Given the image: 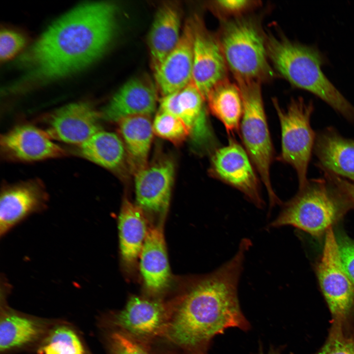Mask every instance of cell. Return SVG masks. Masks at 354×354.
<instances>
[{
    "instance_id": "cell-1",
    "label": "cell",
    "mask_w": 354,
    "mask_h": 354,
    "mask_svg": "<svg viewBox=\"0 0 354 354\" xmlns=\"http://www.w3.org/2000/svg\"><path fill=\"white\" fill-rule=\"evenodd\" d=\"M251 244L248 238L242 239L230 260L198 279L184 295L172 303L164 337L192 354H206L216 335L231 327L244 331L249 328L240 307L237 287Z\"/></svg>"
},
{
    "instance_id": "cell-2",
    "label": "cell",
    "mask_w": 354,
    "mask_h": 354,
    "mask_svg": "<svg viewBox=\"0 0 354 354\" xmlns=\"http://www.w3.org/2000/svg\"><path fill=\"white\" fill-rule=\"evenodd\" d=\"M117 9L107 2L84 4L51 25L25 56L36 79H58L78 71L97 59L111 41Z\"/></svg>"
},
{
    "instance_id": "cell-3",
    "label": "cell",
    "mask_w": 354,
    "mask_h": 354,
    "mask_svg": "<svg viewBox=\"0 0 354 354\" xmlns=\"http://www.w3.org/2000/svg\"><path fill=\"white\" fill-rule=\"evenodd\" d=\"M266 47L269 61L292 85L317 96L354 123V106L324 73L323 57L317 49L272 34H266Z\"/></svg>"
},
{
    "instance_id": "cell-4",
    "label": "cell",
    "mask_w": 354,
    "mask_h": 354,
    "mask_svg": "<svg viewBox=\"0 0 354 354\" xmlns=\"http://www.w3.org/2000/svg\"><path fill=\"white\" fill-rule=\"evenodd\" d=\"M349 208L344 198L330 182L314 179L283 205L267 228L291 226L320 237Z\"/></svg>"
},
{
    "instance_id": "cell-5",
    "label": "cell",
    "mask_w": 354,
    "mask_h": 354,
    "mask_svg": "<svg viewBox=\"0 0 354 354\" xmlns=\"http://www.w3.org/2000/svg\"><path fill=\"white\" fill-rule=\"evenodd\" d=\"M218 37L228 67L237 81L263 82L273 71L266 47V34L251 18L225 20Z\"/></svg>"
},
{
    "instance_id": "cell-6",
    "label": "cell",
    "mask_w": 354,
    "mask_h": 354,
    "mask_svg": "<svg viewBox=\"0 0 354 354\" xmlns=\"http://www.w3.org/2000/svg\"><path fill=\"white\" fill-rule=\"evenodd\" d=\"M240 90L242 115L240 134L244 148L265 186L270 208L281 201L273 190L270 169L274 159L272 145L264 109L260 83L236 82Z\"/></svg>"
},
{
    "instance_id": "cell-7",
    "label": "cell",
    "mask_w": 354,
    "mask_h": 354,
    "mask_svg": "<svg viewBox=\"0 0 354 354\" xmlns=\"http://www.w3.org/2000/svg\"><path fill=\"white\" fill-rule=\"evenodd\" d=\"M281 127L280 161L289 164L295 170L299 189L308 183L307 171L316 140L310 118L314 107L311 101L303 98H292L286 109H282L276 98L272 99Z\"/></svg>"
},
{
    "instance_id": "cell-8",
    "label": "cell",
    "mask_w": 354,
    "mask_h": 354,
    "mask_svg": "<svg viewBox=\"0 0 354 354\" xmlns=\"http://www.w3.org/2000/svg\"><path fill=\"white\" fill-rule=\"evenodd\" d=\"M325 235L316 267L318 281L333 319L349 320L354 312V285L343 267L332 227Z\"/></svg>"
},
{
    "instance_id": "cell-9",
    "label": "cell",
    "mask_w": 354,
    "mask_h": 354,
    "mask_svg": "<svg viewBox=\"0 0 354 354\" xmlns=\"http://www.w3.org/2000/svg\"><path fill=\"white\" fill-rule=\"evenodd\" d=\"M245 149L233 139L217 148L211 158L209 173L215 178L242 192L259 208L265 206L259 180Z\"/></svg>"
},
{
    "instance_id": "cell-10",
    "label": "cell",
    "mask_w": 354,
    "mask_h": 354,
    "mask_svg": "<svg viewBox=\"0 0 354 354\" xmlns=\"http://www.w3.org/2000/svg\"><path fill=\"white\" fill-rule=\"evenodd\" d=\"M191 19L194 36L192 81L206 101L210 90L227 79L228 68L218 37L206 28L198 15Z\"/></svg>"
},
{
    "instance_id": "cell-11",
    "label": "cell",
    "mask_w": 354,
    "mask_h": 354,
    "mask_svg": "<svg viewBox=\"0 0 354 354\" xmlns=\"http://www.w3.org/2000/svg\"><path fill=\"white\" fill-rule=\"evenodd\" d=\"M172 313V303L133 296L116 315L114 323L137 341L148 340L164 336Z\"/></svg>"
},
{
    "instance_id": "cell-12",
    "label": "cell",
    "mask_w": 354,
    "mask_h": 354,
    "mask_svg": "<svg viewBox=\"0 0 354 354\" xmlns=\"http://www.w3.org/2000/svg\"><path fill=\"white\" fill-rule=\"evenodd\" d=\"M48 196L39 181L30 180L4 187L0 198V235H6L30 215L43 210Z\"/></svg>"
},
{
    "instance_id": "cell-13",
    "label": "cell",
    "mask_w": 354,
    "mask_h": 354,
    "mask_svg": "<svg viewBox=\"0 0 354 354\" xmlns=\"http://www.w3.org/2000/svg\"><path fill=\"white\" fill-rule=\"evenodd\" d=\"M193 30L191 19L185 23L176 47L153 71L162 96L177 92L192 80Z\"/></svg>"
},
{
    "instance_id": "cell-14",
    "label": "cell",
    "mask_w": 354,
    "mask_h": 354,
    "mask_svg": "<svg viewBox=\"0 0 354 354\" xmlns=\"http://www.w3.org/2000/svg\"><path fill=\"white\" fill-rule=\"evenodd\" d=\"M0 149L11 160L32 162L62 157L65 152L45 132L30 125H20L4 134Z\"/></svg>"
},
{
    "instance_id": "cell-15",
    "label": "cell",
    "mask_w": 354,
    "mask_h": 354,
    "mask_svg": "<svg viewBox=\"0 0 354 354\" xmlns=\"http://www.w3.org/2000/svg\"><path fill=\"white\" fill-rule=\"evenodd\" d=\"M100 118V114L88 103L70 104L51 116L47 133L51 138L81 145L101 130Z\"/></svg>"
},
{
    "instance_id": "cell-16",
    "label": "cell",
    "mask_w": 354,
    "mask_h": 354,
    "mask_svg": "<svg viewBox=\"0 0 354 354\" xmlns=\"http://www.w3.org/2000/svg\"><path fill=\"white\" fill-rule=\"evenodd\" d=\"M174 164L168 158L147 165L135 174L137 202L143 209L154 212L167 209L174 176Z\"/></svg>"
},
{
    "instance_id": "cell-17",
    "label": "cell",
    "mask_w": 354,
    "mask_h": 354,
    "mask_svg": "<svg viewBox=\"0 0 354 354\" xmlns=\"http://www.w3.org/2000/svg\"><path fill=\"white\" fill-rule=\"evenodd\" d=\"M206 100L191 81L181 90L162 96L160 110L180 118L188 128L192 140L197 144L210 139Z\"/></svg>"
},
{
    "instance_id": "cell-18",
    "label": "cell",
    "mask_w": 354,
    "mask_h": 354,
    "mask_svg": "<svg viewBox=\"0 0 354 354\" xmlns=\"http://www.w3.org/2000/svg\"><path fill=\"white\" fill-rule=\"evenodd\" d=\"M156 91L141 79L126 82L113 96L104 108L102 117L113 122L132 116H150L155 110Z\"/></svg>"
},
{
    "instance_id": "cell-19",
    "label": "cell",
    "mask_w": 354,
    "mask_h": 354,
    "mask_svg": "<svg viewBox=\"0 0 354 354\" xmlns=\"http://www.w3.org/2000/svg\"><path fill=\"white\" fill-rule=\"evenodd\" d=\"M181 21V7L177 1H166L158 7L148 38L153 71L178 42Z\"/></svg>"
},
{
    "instance_id": "cell-20",
    "label": "cell",
    "mask_w": 354,
    "mask_h": 354,
    "mask_svg": "<svg viewBox=\"0 0 354 354\" xmlns=\"http://www.w3.org/2000/svg\"><path fill=\"white\" fill-rule=\"evenodd\" d=\"M139 258L140 271L147 289L150 292L158 293L167 288L171 274L160 226L148 229Z\"/></svg>"
},
{
    "instance_id": "cell-21",
    "label": "cell",
    "mask_w": 354,
    "mask_h": 354,
    "mask_svg": "<svg viewBox=\"0 0 354 354\" xmlns=\"http://www.w3.org/2000/svg\"><path fill=\"white\" fill-rule=\"evenodd\" d=\"M315 153L319 166L354 181V141L329 127L316 137Z\"/></svg>"
},
{
    "instance_id": "cell-22",
    "label": "cell",
    "mask_w": 354,
    "mask_h": 354,
    "mask_svg": "<svg viewBox=\"0 0 354 354\" xmlns=\"http://www.w3.org/2000/svg\"><path fill=\"white\" fill-rule=\"evenodd\" d=\"M118 123L128 162L134 174L146 167L152 140L153 126L149 116L124 118Z\"/></svg>"
},
{
    "instance_id": "cell-23",
    "label": "cell",
    "mask_w": 354,
    "mask_h": 354,
    "mask_svg": "<svg viewBox=\"0 0 354 354\" xmlns=\"http://www.w3.org/2000/svg\"><path fill=\"white\" fill-rule=\"evenodd\" d=\"M121 257L129 265L139 257L148 229L143 209L125 199L118 219Z\"/></svg>"
},
{
    "instance_id": "cell-24",
    "label": "cell",
    "mask_w": 354,
    "mask_h": 354,
    "mask_svg": "<svg viewBox=\"0 0 354 354\" xmlns=\"http://www.w3.org/2000/svg\"><path fill=\"white\" fill-rule=\"evenodd\" d=\"M206 101L211 114L224 125L227 132H238L243 104L237 84L228 79L215 86L209 92Z\"/></svg>"
},
{
    "instance_id": "cell-25",
    "label": "cell",
    "mask_w": 354,
    "mask_h": 354,
    "mask_svg": "<svg viewBox=\"0 0 354 354\" xmlns=\"http://www.w3.org/2000/svg\"><path fill=\"white\" fill-rule=\"evenodd\" d=\"M79 152L87 160L112 170L122 165L125 155L120 139L115 133L102 129L81 144Z\"/></svg>"
},
{
    "instance_id": "cell-26",
    "label": "cell",
    "mask_w": 354,
    "mask_h": 354,
    "mask_svg": "<svg viewBox=\"0 0 354 354\" xmlns=\"http://www.w3.org/2000/svg\"><path fill=\"white\" fill-rule=\"evenodd\" d=\"M41 332L39 324L32 320L12 314L5 315L0 324V350L7 351L31 342Z\"/></svg>"
},
{
    "instance_id": "cell-27",
    "label": "cell",
    "mask_w": 354,
    "mask_h": 354,
    "mask_svg": "<svg viewBox=\"0 0 354 354\" xmlns=\"http://www.w3.org/2000/svg\"><path fill=\"white\" fill-rule=\"evenodd\" d=\"M41 354H85L77 334L71 329L59 326L53 330L40 348Z\"/></svg>"
},
{
    "instance_id": "cell-28",
    "label": "cell",
    "mask_w": 354,
    "mask_h": 354,
    "mask_svg": "<svg viewBox=\"0 0 354 354\" xmlns=\"http://www.w3.org/2000/svg\"><path fill=\"white\" fill-rule=\"evenodd\" d=\"M348 320L333 319L325 344L317 354H354V330Z\"/></svg>"
},
{
    "instance_id": "cell-29",
    "label": "cell",
    "mask_w": 354,
    "mask_h": 354,
    "mask_svg": "<svg viewBox=\"0 0 354 354\" xmlns=\"http://www.w3.org/2000/svg\"><path fill=\"white\" fill-rule=\"evenodd\" d=\"M153 132L175 145H179L190 136L185 124L180 118L160 110L152 123Z\"/></svg>"
},
{
    "instance_id": "cell-30",
    "label": "cell",
    "mask_w": 354,
    "mask_h": 354,
    "mask_svg": "<svg viewBox=\"0 0 354 354\" xmlns=\"http://www.w3.org/2000/svg\"><path fill=\"white\" fill-rule=\"evenodd\" d=\"M110 342L112 354H149L138 341L121 331L112 334Z\"/></svg>"
},
{
    "instance_id": "cell-31",
    "label": "cell",
    "mask_w": 354,
    "mask_h": 354,
    "mask_svg": "<svg viewBox=\"0 0 354 354\" xmlns=\"http://www.w3.org/2000/svg\"><path fill=\"white\" fill-rule=\"evenodd\" d=\"M259 4L257 1L250 0H218L211 1L210 7L222 16L239 17Z\"/></svg>"
},
{
    "instance_id": "cell-32",
    "label": "cell",
    "mask_w": 354,
    "mask_h": 354,
    "mask_svg": "<svg viewBox=\"0 0 354 354\" xmlns=\"http://www.w3.org/2000/svg\"><path fill=\"white\" fill-rule=\"evenodd\" d=\"M25 39L20 33L3 29L0 34V58L5 61L10 59L23 48Z\"/></svg>"
},
{
    "instance_id": "cell-33",
    "label": "cell",
    "mask_w": 354,
    "mask_h": 354,
    "mask_svg": "<svg viewBox=\"0 0 354 354\" xmlns=\"http://www.w3.org/2000/svg\"><path fill=\"white\" fill-rule=\"evenodd\" d=\"M336 238L343 267L354 285V240L344 235Z\"/></svg>"
},
{
    "instance_id": "cell-34",
    "label": "cell",
    "mask_w": 354,
    "mask_h": 354,
    "mask_svg": "<svg viewBox=\"0 0 354 354\" xmlns=\"http://www.w3.org/2000/svg\"><path fill=\"white\" fill-rule=\"evenodd\" d=\"M320 168L323 172L325 178L339 191L351 208H354V181L339 176L323 167Z\"/></svg>"
},
{
    "instance_id": "cell-35",
    "label": "cell",
    "mask_w": 354,
    "mask_h": 354,
    "mask_svg": "<svg viewBox=\"0 0 354 354\" xmlns=\"http://www.w3.org/2000/svg\"><path fill=\"white\" fill-rule=\"evenodd\" d=\"M259 354H265L263 352L262 347H260V349L259 350ZM266 354H280V353L279 350L276 349L273 347H271Z\"/></svg>"
}]
</instances>
